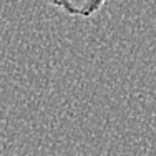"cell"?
<instances>
[{"label": "cell", "instance_id": "6da1fadb", "mask_svg": "<svg viewBox=\"0 0 156 156\" xmlns=\"http://www.w3.org/2000/svg\"><path fill=\"white\" fill-rule=\"evenodd\" d=\"M45 2L62 9L68 15L91 17L101 9L106 0H45Z\"/></svg>", "mask_w": 156, "mask_h": 156}]
</instances>
